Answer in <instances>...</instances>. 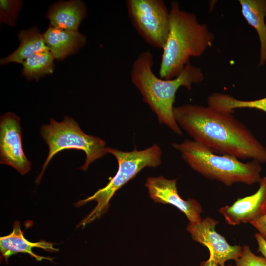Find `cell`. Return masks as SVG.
<instances>
[{
	"instance_id": "8",
	"label": "cell",
	"mask_w": 266,
	"mask_h": 266,
	"mask_svg": "<svg viewBox=\"0 0 266 266\" xmlns=\"http://www.w3.org/2000/svg\"><path fill=\"white\" fill-rule=\"evenodd\" d=\"M0 163L12 166L22 175L31 169V162L24 153L20 119L7 112L0 119Z\"/></svg>"
},
{
	"instance_id": "17",
	"label": "cell",
	"mask_w": 266,
	"mask_h": 266,
	"mask_svg": "<svg viewBox=\"0 0 266 266\" xmlns=\"http://www.w3.org/2000/svg\"><path fill=\"white\" fill-rule=\"evenodd\" d=\"M208 106L218 111L232 113L235 109L248 108L262 110L266 113V97L263 99L243 100L228 94L214 93L207 99Z\"/></svg>"
},
{
	"instance_id": "20",
	"label": "cell",
	"mask_w": 266,
	"mask_h": 266,
	"mask_svg": "<svg viewBox=\"0 0 266 266\" xmlns=\"http://www.w3.org/2000/svg\"><path fill=\"white\" fill-rule=\"evenodd\" d=\"M235 262V266H266V259L254 254L246 245L242 247L241 256Z\"/></svg>"
},
{
	"instance_id": "11",
	"label": "cell",
	"mask_w": 266,
	"mask_h": 266,
	"mask_svg": "<svg viewBox=\"0 0 266 266\" xmlns=\"http://www.w3.org/2000/svg\"><path fill=\"white\" fill-rule=\"evenodd\" d=\"M259 183V189L254 194L238 199L232 205L219 209V212L229 225L250 223L266 215V176L262 177Z\"/></svg>"
},
{
	"instance_id": "4",
	"label": "cell",
	"mask_w": 266,
	"mask_h": 266,
	"mask_svg": "<svg viewBox=\"0 0 266 266\" xmlns=\"http://www.w3.org/2000/svg\"><path fill=\"white\" fill-rule=\"evenodd\" d=\"M172 146L193 170L226 186L235 183L252 185L259 183L262 179V168L257 161L243 163L233 156L217 154L200 143L188 139L173 143Z\"/></svg>"
},
{
	"instance_id": "23",
	"label": "cell",
	"mask_w": 266,
	"mask_h": 266,
	"mask_svg": "<svg viewBox=\"0 0 266 266\" xmlns=\"http://www.w3.org/2000/svg\"><path fill=\"white\" fill-rule=\"evenodd\" d=\"M200 266H219V265L213 259L209 258L207 260L201 262Z\"/></svg>"
},
{
	"instance_id": "12",
	"label": "cell",
	"mask_w": 266,
	"mask_h": 266,
	"mask_svg": "<svg viewBox=\"0 0 266 266\" xmlns=\"http://www.w3.org/2000/svg\"><path fill=\"white\" fill-rule=\"evenodd\" d=\"M39 248L47 252H56L59 250L54 247L53 244L44 240L35 242L28 241L24 237L23 232L21 230L20 224L15 221L13 230L8 235L0 237V250L2 257L7 262L9 257L19 253H27L38 261L46 259L52 261L50 257L40 256L34 254L32 249Z\"/></svg>"
},
{
	"instance_id": "2",
	"label": "cell",
	"mask_w": 266,
	"mask_h": 266,
	"mask_svg": "<svg viewBox=\"0 0 266 266\" xmlns=\"http://www.w3.org/2000/svg\"><path fill=\"white\" fill-rule=\"evenodd\" d=\"M153 64L154 57L150 51L140 53L132 66L131 81L139 91L143 101L156 115L159 123L182 135V131L173 114L176 93L181 87L191 90L193 84L202 82L203 72L200 68L189 63L176 77L164 79L154 74Z\"/></svg>"
},
{
	"instance_id": "24",
	"label": "cell",
	"mask_w": 266,
	"mask_h": 266,
	"mask_svg": "<svg viewBox=\"0 0 266 266\" xmlns=\"http://www.w3.org/2000/svg\"><path fill=\"white\" fill-rule=\"evenodd\" d=\"M228 266H233V265H228Z\"/></svg>"
},
{
	"instance_id": "16",
	"label": "cell",
	"mask_w": 266,
	"mask_h": 266,
	"mask_svg": "<svg viewBox=\"0 0 266 266\" xmlns=\"http://www.w3.org/2000/svg\"><path fill=\"white\" fill-rule=\"evenodd\" d=\"M18 37L20 42L19 47L11 54L0 59L1 65L9 63L22 64L32 55L49 50L43 34L36 27L21 31Z\"/></svg>"
},
{
	"instance_id": "1",
	"label": "cell",
	"mask_w": 266,
	"mask_h": 266,
	"mask_svg": "<svg viewBox=\"0 0 266 266\" xmlns=\"http://www.w3.org/2000/svg\"><path fill=\"white\" fill-rule=\"evenodd\" d=\"M173 114L181 129L214 153L266 163V147L232 113L186 104L174 106Z\"/></svg>"
},
{
	"instance_id": "9",
	"label": "cell",
	"mask_w": 266,
	"mask_h": 266,
	"mask_svg": "<svg viewBox=\"0 0 266 266\" xmlns=\"http://www.w3.org/2000/svg\"><path fill=\"white\" fill-rule=\"evenodd\" d=\"M219 222L213 218L207 217L199 222L189 223L187 231L192 239L206 247L209 252V257L220 266H225L228 260L235 261L241 256L242 247L231 245L225 238L215 231Z\"/></svg>"
},
{
	"instance_id": "3",
	"label": "cell",
	"mask_w": 266,
	"mask_h": 266,
	"mask_svg": "<svg viewBox=\"0 0 266 266\" xmlns=\"http://www.w3.org/2000/svg\"><path fill=\"white\" fill-rule=\"evenodd\" d=\"M170 28L163 48L159 77L171 79L178 76L191 57L201 56L212 46L213 33L193 13L182 9L179 3H170Z\"/></svg>"
},
{
	"instance_id": "15",
	"label": "cell",
	"mask_w": 266,
	"mask_h": 266,
	"mask_svg": "<svg viewBox=\"0 0 266 266\" xmlns=\"http://www.w3.org/2000/svg\"><path fill=\"white\" fill-rule=\"evenodd\" d=\"M242 14L255 28L260 43L259 65L266 62V0H239Z\"/></svg>"
},
{
	"instance_id": "13",
	"label": "cell",
	"mask_w": 266,
	"mask_h": 266,
	"mask_svg": "<svg viewBox=\"0 0 266 266\" xmlns=\"http://www.w3.org/2000/svg\"><path fill=\"white\" fill-rule=\"evenodd\" d=\"M43 35L54 59L60 60L76 53L86 42L85 36L77 31L62 30L51 25Z\"/></svg>"
},
{
	"instance_id": "25",
	"label": "cell",
	"mask_w": 266,
	"mask_h": 266,
	"mask_svg": "<svg viewBox=\"0 0 266 266\" xmlns=\"http://www.w3.org/2000/svg\"></svg>"
},
{
	"instance_id": "22",
	"label": "cell",
	"mask_w": 266,
	"mask_h": 266,
	"mask_svg": "<svg viewBox=\"0 0 266 266\" xmlns=\"http://www.w3.org/2000/svg\"><path fill=\"white\" fill-rule=\"evenodd\" d=\"M255 237L258 245V251L266 259V240L259 233H255Z\"/></svg>"
},
{
	"instance_id": "19",
	"label": "cell",
	"mask_w": 266,
	"mask_h": 266,
	"mask_svg": "<svg viewBox=\"0 0 266 266\" xmlns=\"http://www.w3.org/2000/svg\"><path fill=\"white\" fill-rule=\"evenodd\" d=\"M22 5V0H0V22L9 26L14 27Z\"/></svg>"
},
{
	"instance_id": "6",
	"label": "cell",
	"mask_w": 266,
	"mask_h": 266,
	"mask_svg": "<svg viewBox=\"0 0 266 266\" xmlns=\"http://www.w3.org/2000/svg\"><path fill=\"white\" fill-rule=\"evenodd\" d=\"M40 133L48 146L49 151L41 171L36 179L37 184L40 181L51 159L64 150L76 149L84 152L85 163L79 168L84 171L88 169L91 163L107 153L106 142L103 140L85 133L78 124L70 117L65 116L62 122L50 118L49 124L41 126Z\"/></svg>"
},
{
	"instance_id": "14",
	"label": "cell",
	"mask_w": 266,
	"mask_h": 266,
	"mask_svg": "<svg viewBox=\"0 0 266 266\" xmlns=\"http://www.w3.org/2000/svg\"><path fill=\"white\" fill-rule=\"evenodd\" d=\"M87 15L85 3L81 0L60 1L51 5L46 17L50 25L68 31H77L82 20Z\"/></svg>"
},
{
	"instance_id": "21",
	"label": "cell",
	"mask_w": 266,
	"mask_h": 266,
	"mask_svg": "<svg viewBox=\"0 0 266 266\" xmlns=\"http://www.w3.org/2000/svg\"><path fill=\"white\" fill-rule=\"evenodd\" d=\"M266 240V214L261 218L250 223Z\"/></svg>"
},
{
	"instance_id": "10",
	"label": "cell",
	"mask_w": 266,
	"mask_h": 266,
	"mask_svg": "<svg viewBox=\"0 0 266 266\" xmlns=\"http://www.w3.org/2000/svg\"><path fill=\"white\" fill-rule=\"evenodd\" d=\"M176 181V179H168L163 176L148 177L145 186L155 202L174 206L185 215L189 223L200 222L202 211L200 204L193 199H182L178 193Z\"/></svg>"
},
{
	"instance_id": "5",
	"label": "cell",
	"mask_w": 266,
	"mask_h": 266,
	"mask_svg": "<svg viewBox=\"0 0 266 266\" xmlns=\"http://www.w3.org/2000/svg\"><path fill=\"white\" fill-rule=\"evenodd\" d=\"M106 151L115 157L118 165L117 171L104 187L76 203L77 207L92 201L97 203L93 210L79 223L77 228H83L100 218L108 210L109 201L115 193L142 169L146 167L155 168L161 164L162 150L156 144L143 150L135 148L131 151L106 147Z\"/></svg>"
},
{
	"instance_id": "7",
	"label": "cell",
	"mask_w": 266,
	"mask_h": 266,
	"mask_svg": "<svg viewBox=\"0 0 266 266\" xmlns=\"http://www.w3.org/2000/svg\"><path fill=\"white\" fill-rule=\"evenodd\" d=\"M128 14L133 27L148 44L163 49L170 28V14L163 0H127Z\"/></svg>"
},
{
	"instance_id": "18",
	"label": "cell",
	"mask_w": 266,
	"mask_h": 266,
	"mask_svg": "<svg viewBox=\"0 0 266 266\" xmlns=\"http://www.w3.org/2000/svg\"><path fill=\"white\" fill-rule=\"evenodd\" d=\"M54 59L49 50L36 53L23 63L22 75L29 80L35 79L38 81L45 75L53 72Z\"/></svg>"
}]
</instances>
